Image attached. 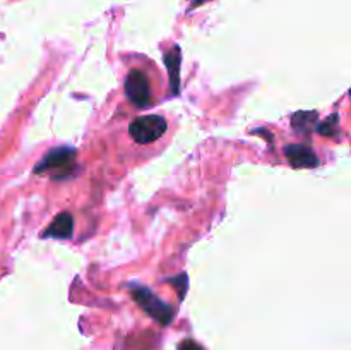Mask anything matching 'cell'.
<instances>
[{
    "label": "cell",
    "mask_w": 351,
    "mask_h": 350,
    "mask_svg": "<svg viewBox=\"0 0 351 350\" xmlns=\"http://www.w3.org/2000/svg\"><path fill=\"white\" fill-rule=\"evenodd\" d=\"M180 64H182V54L180 48L173 47L165 54V65H167L168 78H170V89L171 95H178L180 93Z\"/></svg>",
    "instance_id": "6"
},
{
    "label": "cell",
    "mask_w": 351,
    "mask_h": 350,
    "mask_svg": "<svg viewBox=\"0 0 351 350\" xmlns=\"http://www.w3.org/2000/svg\"><path fill=\"white\" fill-rule=\"evenodd\" d=\"M132 297L154 321L161 323L163 326L170 325L171 319H173V309L167 302L160 301L149 288L132 287Z\"/></svg>",
    "instance_id": "2"
},
{
    "label": "cell",
    "mask_w": 351,
    "mask_h": 350,
    "mask_svg": "<svg viewBox=\"0 0 351 350\" xmlns=\"http://www.w3.org/2000/svg\"><path fill=\"white\" fill-rule=\"evenodd\" d=\"M74 230V220L71 213H58L53 222L45 229L43 237H51V239H69Z\"/></svg>",
    "instance_id": "7"
},
{
    "label": "cell",
    "mask_w": 351,
    "mask_h": 350,
    "mask_svg": "<svg viewBox=\"0 0 351 350\" xmlns=\"http://www.w3.org/2000/svg\"><path fill=\"white\" fill-rule=\"evenodd\" d=\"M125 95L137 108H144L151 103L149 79L139 69H132L125 79Z\"/></svg>",
    "instance_id": "4"
},
{
    "label": "cell",
    "mask_w": 351,
    "mask_h": 350,
    "mask_svg": "<svg viewBox=\"0 0 351 350\" xmlns=\"http://www.w3.org/2000/svg\"><path fill=\"white\" fill-rule=\"evenodd\" d=\"M285 154L293 168H314L319 165V158L307 144H290L285 148Z\"/></svg>",
    "instance_id": "5"
},
{
    "label": "cell",
    "mask_w": 351,
    "mask_h": 350,
    "mask_svg": "<svg viewBox=\"0 0 351 350\" xmlns=\"http://www.w3.org/2000/svg\"><path fill=\"white\" fill-rule=\"evenodd\" d=\"M168 281H170V283H173V287L178 290V297H180V301H182L185 295V290H187V283H189L187 275H180V277L170 278Z\"/></svg>",
    "instance_id": "10"
},
{
    "label": "cell",
    "mask_w": 351,
    "mask_h": 350,
    "mask_svg": "<svg viewBox=\"0 0 351 350\" xmlns=\"http://www.w3.org/2000/svg\"><path fill=\"white\" fill-rule=\"evenodd\" d=\"M202 2H206V0H192V5H191V9H195V7H197L199 3H202Z\"/></svg>",
    "instance_id": "12"
},
{
    "label": "cell",
    "mask_w": 351,
    "mask_h": 350,
    "mask_svg": "<svg viewBox=\"0 0 351 350\" xmlns=\"http://www.w3.org/2000/svg\"><path fill=\"white\" fill-rule=\"evenodd\" d=\"M178 350H204V349H202L199 343H195L194 340H184V342H180V345H178Z\"/></svg>",
    "instance_id": "11"
},
{
    "label": "cell",
    "mask_w": 351,
    "mask_h": 350,
    "mask_svg": "<svg viewBox=\"0 0 351 350\" xmlns=\"http://www.w3.org/2000/svg\"><path fill=\"white\" fill-rule=\"evenodd\" d=\"M75 158V151L72 148L58 146L55 150L48 151L40 163L34 167V174H43V172L58 170L57 178H64V174L67 172L69 167H72Z\"/></svg>",
    "instance_id": "3"
},
{
    "label": "cell",
    "mask_w": 351,
    "mask_h": 350,
    "mask_svg": "<svg viewBox=\"0 0 351 350\" xmlns=\"http://www.w3.org/2000/svg\"><path fill=\"white\" fill-rule=\"evenodd\" d=\"M315 122H317V113L315 112H298L291 117V126L298 130V132H308L314 129Z\"/></svg>",
    "instance_id": "8"
},
{
    "label": "cell",
    "mask_w": 351,
    "mask_h": 350,
    "mask_svg": "<svg viewBox=\"0 0 351 350\" xmlns=\"http://www.w3.org/2000/svg\"><path fill=\"white\" fill-rule=\"evenodd\" d=\"M338 120H339V115L332 113L328 120L319 124L317 126L319 134H322V136H332V134H336V130H338Z\"/></svg>",
    "instance_id": "9"
},
{
    "label": "cell",
    "mask_w": 351,
    "mask_h": 350,
    "mask_svg": "<svg viewBox=\"0 0 351 350\" xmlns=\"http://www.w3.org/2000/svg\"><path fill=\"white\" fill-rule=\"evenodd\" d=\"M167 120L161 115L137 117L130 122L129 132L137 144H149L167 132Z\"/></svg>",
    "instance_id": "1"
}]
</instances>
